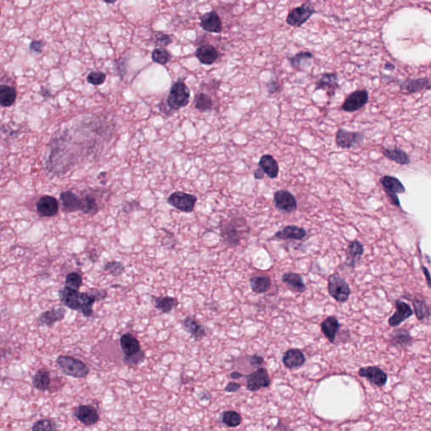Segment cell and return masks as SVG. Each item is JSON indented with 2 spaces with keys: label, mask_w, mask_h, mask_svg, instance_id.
I'll return each instance as SVG.
<instances>
[{
  "label": "cell",
  "mask_w": 431,
  "mask_h": 431,
  "mask_svg": "<svg viewBox=\"0 0 431 431\" xmlns=\"http://www.w3.org/2000/svg\"><path fill=\"white\" fill-rule=\"evenodd\" d=\"M59 299L63 305L72 310L81 312L89 318L93 315V306L96 301L106 298L107 292L105 290H92L90 292H80L78 290L64 287L59 291Z\"/></svg>",
  "instance_id": "6da1fadb"
},
{
  "label": "cell",
  "mask_w": 431,
  "mask_h": 431,
  "mask_svg": "<svg viewBox=\"0 0 431 431\" xmlns=\"http://www.w3.org/2000/svg\"><path fill=\"white\" fill-rule=\"evenodd\" d=\"M57 364L66 376L74 378H85L89 373V368L82 361L68 356H60L57 359Z\"/></svg>",
  "instance_id": "7a4b0ae2"
},
{
  "label": "cell",
  "mask_w": 431,
  "mask_h": 431,
  "mask_svg": "<svg viewBox=\"0 0 431 431\" xmlns=\"http://www.w3.org/2000/svg\"><path fill=\"white\" fill-rule=\"evenodd\" d=\"M190 98V89L183 80H179L172 85L167 99V106L172 111H178L188 105Z\"/></svg>",
  "instance_id": "3957f363"
},
{
  "label": "cell",
  "mask_w": 431,
  "mask_h": 431,
  "mask_svg": "<svg viewBox=\"0 0 431 431\" xmlns=\"http://www.w3.org/2000/svg\"><path fill=\"white\" fill-rule=\"evenodd\" d=\"M247 226L244 219H233L229 222L222 223L221 235L226 244L232 247L239 245L241 241L244 230L243 227Z\"/></svg>",
  "instance_id": "277c9868"
},
{
  "label": "cell",
  "mask_w": 431,
  "mask_h": 431,
  "mask_svg": "<svg viewBox=\"0 0 431 431\" xmlns=\"http://www.w3.org/2000/svg\"><path fill=\"white\" fill-rule=\"evenodd\" d=\"M63 211L67 212L81 211L88 214L90 209V199L89 195L81 198L72 191H64L60 195Z\"/></svg>",
  "instance_id": "5b68a950"
},
{
  "label": "cell",
  "mask_w": 431,
  "mask_h": 431,
  "mask_svg": "<svg viewBox=\"0 0 431 431\" xmlns=\"http://www.w3.org/2000/svg\"><path fill=\"white\" fill-rule=\"evenodd\" d=\"M328 293L338 302L348 301L350 295V288L346 281L338 274L330 275L328 278Z\"/></svg>",
  "instance_id": "8992f818"
},
{
  "label": "cell",
  "mask_w": 431,
  "mask_h": 431,
  "mask_svg": "<svg viewBox=\"0 0 431 431\" xmlns=\"http://www.w3.org/2000/svg\"><path fill=\"white\" fill-rule=\"evenodd\" d=\"M316 13V10L310 2H305L299 7L292 9L287 17V24L293 27L303 26Z\"/></svg>",
  "instance_id": "52a82bcc"
},
{
  "label": "cell",
  "mask_w": 431,
  "mask_h": 431,
  "mask_svg": "<svg viewBox=\"0 0 431 431\" xmlns=\"http://www.w3.org/2000/svg\"><path fill=\"white\" fill-rule=\"evenodd\" d=\"M380 183L390 199L391 203L395 207H401L397 195L406 192V188L402 182L394 176L385 175L381 178Z\"/></svg>",
  "instance_id": "ba28073f"
},
{
  "label": "cell",
  "mask_w": 431,
  "mask_h": 431,
  "mask_svg": "<svg viewBox=\"0 0 431 431\" xmlns=\"http://www.w3.org/2000/svg\"><path fill=\"white\" fill-rule=\"evenodd\" d=\"M365 140V134L358 132H349L339 129L335 136V142L338 147L343 149H350L361 146Z\"/></svg>",
  "instance_id": "9c48e42d"
},
{
  "label": "cell",
  "mask_w": 431,
  "mask_h": 431,
  "mask_svg": "<svg viewBox=\"0 0 431 431\" xmlns=\"http://www.w3.org/2000/svg\"><path fill=\"white\" fill-rule=\"evenodd\" d=\"M197 197L195 195L182 191H176L169 195L167 202L176 209L183 212H192L195 208Z\"/></svg>",
  "instance_id": "30bf717a"
},
{
  "label": "cell",
  "mask_w": 431,
  "mask_h": 431,
  "mask_svg": "<svg viewBox=\"0 0 431 431\" xmlns=\"http://www.w3.org/2000/svg\"><path fill=\"white\" fill-rule=\"evenodd\" d=\"M246 379V387L250 392H257L261 388H268L270 385V378L268 371L264 367H260L252 373L243 376Z\"/></svg>",
  "instance_id": "8fae6325"
},
{
  "label": "cell",
  "mask_w": 431,
  "mask_h": 431,
  "mask_svg": "<svg viewBox=\"0 0 431 431\" xmlns=\"http://www.w3.org/2000/svg\"><path fill=\"white\" fill-rule=\"evenodd\" d=\"M369 100V93L366 89L356 90L349 94L341 106L343 111L346 112H356L363 108Z\"/></svg>",
  "instance_id": "7c38bea8"
},
{
  "label": "cell",
  "mask_w": 431,
  "mask_h": 431,
  "mask_svg": "<svg viewBox=\"0 0 431 431\" xmlns=\"http://www.w3.org/2000/svg\"><path fill=\"white\" fill-rule=\"evenodd\" d=\"M273 202L277 209L287 213H292L297 208V200L296 197L287 190H277L274 194Z\"/></svg>",
  "instance_id": "4fadbf2b"
},
{
  "label": "cell",
  "mask_w": 431,
  "mask_h": 431,
  "mask_svg": "<svg viewBox=\"0 0 431 431\" xmlns=\"http://www.w3.org/2000/svg\"><path fill=\"white\" fill-rule=\"evenodd\" d=\"M359 376L367 379L373 385L382 388L388 382V375L377 366H367L360 369Z\"/></svg>",
  "instance_id": "5bb4252c"
},
{
  "label": "cell",
  "mask_w": 431,
  "mask_h": 431,
  "mask_svg": "<svg viewBox=\"0 0 431 431\" xmlns=\"http://www.w3.org/2000/svg\"><path fill=\"white\" fill-rule=\"evenodd\" d=\"M75 418L85 426H91L99 420V414L91 405H80L73 413Z\"/></svg>",
  "instance_id": "9a60e30c"
},
{
  "label": "cell",
  "mask_w": 431,
  "mask_h": 431,
  "mask_svg": "<svg viewBox=\"0 0 431 431\" xmlns=\"http://www.w3.org/2000/svg\"><path fill=\"white\" fill-rule=\"evenodd\" d=\"M120 344H121L122 352L125 354L124 359H128V358L136 357L143 353L138 339L130 333H126L121 335Z\"/></svg>",
  "instance_id": "2e32d148"
},
{
  "label": "cell",
  "mask_w": 431,
  "mask_h": 431,
  "mask_svg": "<svg viewBox=\"0 0 431 431\" xmlns=\"http://www.w3.org/2000/svg\"><path fill=\"white\" fill-rule=\"evenodd\" d=\"M36 209L41 217H51L58 213L59 205L56 198L45 195L39 199L36 203Z\"/></svg>",
  "instance_id": "e0dca14e"
},
{
  "label": "cell",
  "mask_w": 431,
  "mask_h": 431,
  "mask_svg": "<svg viewBox=\"0 0 431 431\" xmlns=\"http://www.w3.org/2000/svg\"><path fill=\"white\" fill-rule=\"evenodd\" d=\"M200 26L209 33H221L222 31V20L215 10L207 13L200 18Z\"/></svg>",
  "instance_id": "ac0fdd59"
},
{
  "label": "cell",
  "mask_w": 431,
  "mask_h": 431,
  "mask_svg": "<svg viewBox=\"0 0 431 431\" xmlns=\"http://www.w3.org/2000/svg\"><path fill=\"white\" fill-rule=\"evenodd\" d=\"M400 89L406 94H415L430 89V82L428 78L408 79L400 84Z\"/></svg>",
  "instance_id": "d6986e66"
},
{
  "label": "cell",
  "mask_w": 431,
  "mask_h": 431,
  "mask_svg": "<svg viewBox=\"0 0 431 431\" xmlns=\"http://www.w3.org/2000/svg\"><path fill=\"white\" fill-rule=\"evenodd\" d=\"M395 304V313L388 319V323L391 327H397L403 321L411 317L414 313L412 309H411V307L404 301L397 300Z\"/></svg>",
  "instance_id": "ffe728a7"
},
{
  "label": "cell",
  "mask_w": 431,
  "mask_h": 431,
  "mask_svg": "<svg viewBox=\"0 0 431 431\" xmlns=\"http://www.w3.org/2000/svg\"><path fill=\"white\" fill-rule=\"evenodd\" d=\"M65 315L66 310L63 308L53 309L41 313V315L37 318L36 322L39 326L45 325L52 327L56 323L63 320L65 318Z\"/></svg>",
  "instance_id": "44dd1931"
},
{
  "label": "cell",
  "mask_w": 431,
  "mask_h": 431,
  "mask_svg": "<svg viewBox=\"0 0 431 431\" xmlns=\"http://www.w3.org/2000/svg\"><path fill=\"white\" fill-rule=\"evenodd\" d=\"M339 88V81L336 73H324L318 78L316 82V90L324 89L328 96L332 97Z\"/></svg>",
  "instance_id": "7402d4cb"
},
{
  "label": "cell",
  "mask_w": 431,
  "mask_h": 431,
  "mask_svg": "<svg viewBox=\"0 0 431 431\" xmlns=\"http://www.w3.org/2000/svg\"><path fill=\"white\" fill-rule=\"evenodd\" d=\"M308 235L305 229L302 227H299V226H295V225H289V226H285L282 230L277 232L275 234V238L281 239V240H296V241H301L303 240Z\"/></svg>",
  "instance_id": "603a6c76"
},
{
  "label": "cell",
  "mask_w": 431,
  "mask_h": 431,
  "mask_svg": "<svg viewBox=\"0 0 431 431\" xmlns=\"http://www.w3.org/2000/svg\"><path fill=\"white\" fill-rule=\"evenodd\" d=\"M364 253V246L358 240L349 242L346 248V260L345 265L349 267L354 268L359 263Z\"/></svg>",
  "instance_id": "cb8c5ba5"
},
{
  "label": "cell",
  "mask_w": 431,
  "mask_h": 431,
  "mask_svg": "<svg viewBox=\"0 0 431 431\" xmlns=\"http://www.w3.org/2000/svg\"><path fill=\"white\" fill-rule=\"evenodd\" d=\"M305 362L306 357L300 349H289L282 357V362L288 369L298 368L300 366H303Z\"/></svg>",
  "instance_id": "d4e9b609"
},
{
  "label": "cell",
  "mask_w": 431,
  "mask_h": 431,
  "mask_svg": "<svg viewBox=\"0 0 431 431\" xmlns=\"http://www.w3.org/2000/svg\"><path fill=\"white\" fill-rule=\"evenodd\" d=\"M195 56H196L198 60L205 65H212L219 57L217 49L215 48L214 46L208 45V44L198 47L197 50L195 52Z\"/></svg>",
  "instance_id": "484cf974"
},
{
  "label": "cell",
  "mask_w": 431,
  "mask_h": 431,
  "mask_svg": "<svg viewBox=\"0 0 431 431\" xmlns=\"http://www.w3.org/2000/svg\"><path fill=\"white\" fill-rule=\"evenodd\" d=\"M259 166L269 178L275 179L279 175V165L271 155H263L259 161Z\"/></svg>",
  "instance_id": "4316f807"
},
{
  "label": "cell",
  "mask_w": 431,
  "mask_h": 431,
  "mask_svg": "<svg viewBox=\"0 0 431 431\" xmlns=\"http://www.w3.org/2000/svg\"><path fill=\"white\" fill-rule=\"evenodd\" d=\"M182 325H183L184 329L186 330V332L189 333L191 335V337L196 341H200V340H202L203 338L205 337L206 335H207L204 326L198 323L191 317H187V318H185L182 322Z\"/></svg>",
  "instance_id": "83f0119b"
},
{
  "label": "cell",
  "mask_w": 431,
  "mask_h": 431,
  "mask_svg": "<svg viewBox=\"0 0 431 431\" xmlns=\"http://www.w3.org/2000/svg\"><path fill=\"white\" fill-rule=\"evenodd\" d=\"M282 281L293 292L301 293L306 291V285L304 283L303 278L299 274L293 272L285 273L284 275H282Z\"/></svg>",
  "instance_id": "f1b7e54d"
},
{
  "label": "cell",
  "mask_w": 431,
  "mask_h": 431,
  "mask_svg": "<svg viewBox=\"0 0 431 431\" xmlns=\"http://www.w3.org/2000/svg\"><path fill=\"white\" fill-rule=\"evenodd\" d=\"M413 339L410 332L406 329H396L391 335V345L403 349L412 345Z\"/></svg>",
  "instance_id": "f546056e"
},
{
  "label": "cell",
  "mask_w": 431,
  "mask_h": 431,
  "mask_svg": "<svg viewBox=\"0 0 431 431\" xmlns=\"http://www.w3.org/2000/svg\"><path fill=\"white\" fill-rule=\"evenodd\" d=\"M340 328V323L337 318L332 316L326 318L321 323V330L330 343H335L338 330Z\"/></svg>",
  "instance_id": "4dcf8cb0"
},
{
  "label": "cell",
  "mask_w": 431,
  "mask_h": 431,
  "mask_svg": "<svg viewBox=\"0 0 431 431\" xmlns=\"http://www.w3.org/2000/svg\"><path fill=\"white\" fill-rule=\"evenodd\" d=\"M383 154L388 159L395 162L400 165H409L411 162L410 156L407 155V153L404 152L399 147H395L394 148L383 147Z\"/></svg>",
  "instance_id": "1f68e13d"
},
{
  "label": "cell",
  "mask_w": 431,
  "mask_h": 431,
  "mask_svg": "<svg viewBox=\"0 0 431 431\" xmlns=\"http://www.w3.org/2000/svg\"><path fill=\"white\" fill-rule=\"evenodd\" d=\"M32 384L37 390L42 392L47 390L51 385V375L48 370L42 368L36 371L32 377Z\"/></svg>",
  "instance_id": "d6a6232c"
},
{
  "label": "cell",
  "mask_w": 431,
  "mask_h": 431,
  "mask_svg": "<svg viewBox=\"0 0 431 431\" xmlns=\"http://www.w3.org/2000/svg\"><path fill=\"white\" fill-rule=\"evenodd\" d=\"M249 285L253 292L257 294L265 293L271 287V280L269 276L255 275L249 279Z\"/></svg>",
  "instance_id": "836d02e7"
},
{
  "label": "cell",
  "mask_w": 431,
  "mask_h": 431,
  "mask_svg": "<svg viewBox=\"0 0 431 431\" xmlns=\"http://www.w3.org/2000/svg\"><path fill=\"white\" fill-rule=\"evenodd\" d=\"M17 96V93L14 87L9 85L0 86V106L10 107L14 105Z\"/></svg>",
  "instance_id": "e575fe53"
},
{
  "label": "cell",
  "mask_w": 431,
  "mask_h": 431,
  "mask_svg": "<svg viewBox=\"0 0 431 431\" xmlns=\"http://www.w3.org/2000/svg\"><path fill=\"white\" fill-rule=\"evenodd\" d=\"M155 308L161 311L162 313H171L179 305L177 299L170 296H159L155 299Z\"/></svg>",
  "instance_id": "d590c367"
},
{
  "label": "cell",
  "mask_w": 431,
  "mask_h": 431,
  "mask_svg": "<svg viewBox=\"0 0 431 431\" xmlns=\"http://www.w3.org/2000/svg\"><path fill=\"white\" fill-rule=\"evenodd\" d=\"M313 58V54L311 52H301L296 53L293 57L288 58V60L294 69L301 70L308 65Z\"/></svg>",
  "instance_id": "8d00e7d4"
},
{
  "label": "cell",
  "mask_w": 431,
  "mask_h": 431,
  "mask_svg": "<svg viewBox=\"0 0 431 431\" xmlns=\"http://www.w3.org/2000/svg\"><path fill=\"white\" fill-rule=\"evenodd\" d=\"M414 313L419 320H424V318H429V309L426 302L422 299L415 298L413 300Z\"/></svg>",
  "instance_id": "74e56055"
},
{
  "label": "cell",
  "mask_w": 431,
  "mask_h": 431,
  "mask_svg": "<svg viewBox=\"0 0 431 431\" xmlns=\"http://www.w3.org/2000/svg\"><path fill=\"white\" fill-rule=\"evenodd\" d=\"M222 421L223 424H226V426L235 428V427L239 426L241 424V415L239 413L235 412V411L229 410V411H226L222 414Z\"/></svg>",
  "instance_id": "f35d334b"
},
{
  "label": "cell",
  "mask_w": 431,
  "mask_h": 431,
  "mask_svg": "<svg viewBox=\"0 0 431 431\" xmlns=\"http://www.w3.org/2000/svg\"><path fill=\"white\" fill-rule=\"evenodd\" d=\"M172 56L167 49L159 47L154 50L152 53V59L155 63L161 65H165L171 60Z\"/></svg>",
  "instance_id": "ab89813d"
},
{
  "label": "cell",
  "mask_w": 431,
  "mask_h": 431,
  "mask_svg": "<svg viewBox=\"0 0 431 431\" xmlns=\"http://www.w3.org/2000/svg\"><path fill=\"white\" fill-rule=\"evenodd\" d=\"M195 108L200 112L209 111L212 107V99L208 94L200 93L195 100Z\"/></svg>",
  "instance_id": "60d3db41"
},
{
  "label": "cell",
  "mask_w": 431,
  "mask_h": 431,
  "mask_svg": "<svg viewBox=\"0 0 431 431\" xmlns=\"http://www.w3.org/2000/svg\"><path fill=\"white\" fill-rule=\"evenodd\" d=\"M83 278L80 274L77 272L69 273L65 278V287L73 290L80 289L82 287Z\"/></svg>",
  "instance_id": "b9f144b4"
},
{
  "label": "cell",
  "mask_w": 431,
  "mask_h": 431,
  "mask_svg": "<svg viewBox=\"0 0 431 431\" xmlns=\"http://www.w3.org/2000/svg\"><path fill=\"white\" fill-rule=\"evenodd\" d=\"M57 429H58V427H57L55 422L49 419H43L38 420V421L36 422L33 424V426L32 428V430L34 431H53L56 430Z\"/></svg>",
  "instance_id": "7bdbcfd3"
},
{
  "label": "cell",
  "mask_w": 431,
  "mask_h": 431,
  "mask_svg": "<svg viewBox=\"0 0 431 431\" xmlns=\"http://www.w3.org/2000/svg\"><path fill=\"white\" fill-rule=\"evenodd\" d=\"M152 40L155 46H158V47H162V48L166 47L173 42L171 36L166 34V33H162V32L155 33L153 36Z\"/></svg>",
  "instance_id": "ee69618b"
},
{
  "label": "cell",
  "mask_w": 431,
  "mask_h": 431,
  "mask_svg": "<svg viewBox=\"0 0 431 431\" xmlns=\"http://www.w3.org/2000/svg\"><path fill=\"white\" fill-rule=\"evenodd\" d=\"M104 270L106 271H108L110 274L114 275V276H118L125 271V267L121 262H117V261H111V262L106 263L105 266H104Z\"/></svg>",
  "instance_id": "f6af8a7d"
},
{
  "label": "cell",
  "mask_w": 431,
  "mask_h": 431,
  "mask_svg": "<svg viewBox=\"0 0 431 431\" xmlns=\"http://www.w3.org/2000/svg\"><path fill=\"white\" fill-rule=\"evenodd\" d=\"M106 80V73L99 72V71H94V72H91L89 75H88V77H87V81H88L89 84L94 85V86L102 85V84L105 83Z\"/></svg>",
  "instance_id": "bcb514c9"
},
{
  "label": "cell",
  "mask_w": 431,
  "mask_h": 431,
  "mask_svg": "<svg viewBox=\"0 0 431 431\" xmlns=\"http://www.w3.org/2000/svg\"><path fill=\"white\" fill-rule=\"evenodd\" d=\"M265 87H266V89L270 94H275L276 92L279 91L280 88H281L279 82L275 79L268 81L265 85Z\"/></svg>",
  "instance_id": "7dc6e473"
},
{
  "label": "cell",
  "mask_w": 431,
  "mask_h": 431,
  "mask_svg": "<svg viewBox=\"0 0 431 431\" xmlns=\"http://www.w3.org/2000/svg\"><path fill=\"white\" fill-rule=\"evenodd\" d=\"M43 41H32V43L30 45V49L32 50L33 53H41L43 51L44 48Z\"/></svg>",
  "instance_id": "c3c4849f"
},
{
  "label": "cell",
  "mask_w": 431,
  "mask_h": 431,
  "mask_svg": "<svg viewBox=\"0 0 431 431\" xmlns=\"http://www.w3.org/2000/svg\"><path fill=\"white\" fill-rule=\"evenodd\" d=\"M248 361H249V364L252 366H260L264 363V358L260 356H257V354H253V356L250 357Z\"/></svg>",
  "instance_id": "681fc988"
},
{
  "label": "cell",
  "mask_w": 431,
  "mask_h": 431,
  "mask_svg": "<svg viewBox=\"0 0 431 431\" xmlns=\"http://www.w3.org/2000/svg\"><path fill=\"white\" fill-rule=\"evenodd\" d=\"M240 388H241V385L239 383H229L225 388V392L226 393H236L237 391H239Z\"/></svg>",
  "instance_id": "f907efd6"
},
{
  "label": "cell",
  "mask_w": 431,
  "mask_h": 431,
  "mask_svg": "<svg viewBox=\"0 0 431 431\" xmlns=\"http://www.w3.org/2000/svg\"><path fill=\"white\" fill-rule=\"evenodd\" d=\"M264 175H265V173L263 172L262 169L259 168V169H256L255 173H253V177L256 180H262L264 178Z\"/></svg>",
  "instance_id": "816d5d0a"
},
{
  "label": "cell",
  "mask_w": 431,
  "mask_h": 431,
  "mask_svg": "<svg viewBox=\"0 0 431 431\" xmlns=\"http://www.w3.org/2000/svg\"><path fill=\"white\" fill-rule=\"evenodd\" d=\"M422 270H423V272H424V274H425V276H426L427 279V282H428V285H429V287H430V278H429V270H427V268L424 267V265H422Z\"/></svg>",
  "instance_id": "f5cc1de1"
},
{
  "label": "cell",
  "mask_w": 431,
  "mask_h": 431,
  "mask_svg": "<svg viewBox=\"0 0 431 431\" xmlns=\"http://www.w3.org/2000/svg\"><path fill=\"white\" fill-rule=\"evenodd\" d=\"M243 376V374L239 373L238 371H234V372H232V373L230 374V377H231L232 379L241 378Z\"/></svg>",
  "instance_id": "db71d44e"
},
{
  "label": "cell",
  "mask_w": 431,
  "mask_h": 431,
  "mask_svg": "<svg viewBox=\"0 0 431 431\" xmlns=\"http://www.w3.org/2000/svg\"><path fill=\"white\" fill-rule=\"evenodd\" d=\"M384 68L386 70H389V71H393V70H395L396 67L393 63H387L384 66Z\"/></svg>",
  "instance_id": "11a10c76"
},
{
  "label": "cell",
  "mask_w": 431,
  "mask_h": 431,
  "mask_svg": "<svg viewBox=\"0 0 431 431\" xmlns=\"http://www.w3.org/2000/svg\"><path fill=\"white\" fill-rule=\"evenodd\" d=\"M104 2L106 3V4H114V3H116L117 0H103Z\"/></svg>",
  "instance_id": "9f6ffc18"
},
{
  "label": "cell",
  "mask_w": 431,
  "mask_h": 431,
  "mask_svg": "<svg viewBox=\"0 0 431 431\" xmlns=\"http://www.w3.org/2000/svg\"><path fill=\"white\" fill-rule=\"evenodd\" d=\"M0 15H1V12H0Z\"/></svg>",
  "instance_id": "6f0895ef"
}]
</instances>
